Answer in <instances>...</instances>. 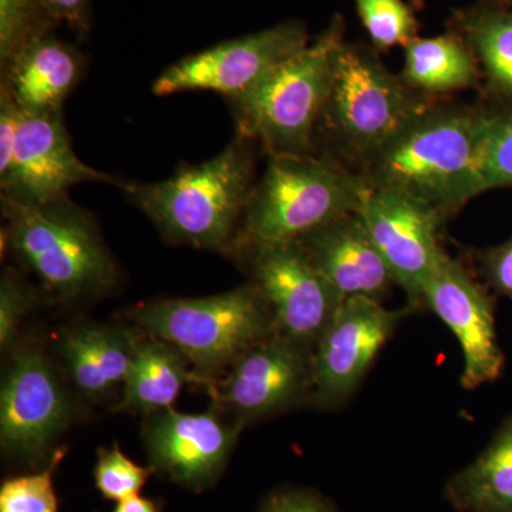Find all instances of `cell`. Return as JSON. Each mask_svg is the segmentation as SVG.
I'll return each mask as SVG.
<instances>
[{
    "label": "cell",
    "instance_id": "cell-1",
    "mask_svg": "<svg viewBox=\"0 0 512 512\" xmlns=\"http://www.w3.org/2000/svg\"><path fill=\"white\" fill-rule=\"evenodd\" d=\"M487 107L431 104L360 171L369 187L456 215L485 192Z\"/></svg>",
    "mask_w": 512,
    "mask_h": 512
},
{
    "label": "cell",
    "instance_id": "cell-2",
    "mask_svg": "<svg viewBox=\"0 0 512 512\" xmlns=\"http://www.w3.org/2000/svg\"><path fill=\"white\" fill-rule=\"evenodd\" d=\"M436 99L414 92L366 47L343 42L316 128V150L360 171Z\"/></svg>",
    "mask_w": 512,
    "mask_h": 512
},
{
    "label": "cell",
    "instance_id": "cell-3",
    "mask_svg": "<svg viewBox=\"0 0 512 512\" xmlns=\"http://www.w3.org/2000/svg\"><path fill=\"white\" fill-rule=\"evenodd\" d=\"M251 144L237 137L218 156L160 183L117 185L175 244L231 251L255 187Z\"/></svg>",
    "mask_w": 512,
    "mask_h": 512
},
{
    "label": "cell",
    "instance_id": "cell-4",
    "mask_svg": "<svg viewBox=\"0 0 512 512\" xmlns=\"http://www.w3.org/2000/svg\"><path fill=\"white\" fill-rule=\"evenodd\" d=\"M255 183L231 251L295 242L322 225L359 211L369 184L357 171L323 154L268 157Z\"/></svg>",
    "mask_w": 512,
    "mask_h": 512
},
{
    "label": "cell",
    "instance_id": "cell-5",
    "mask_svg": "<svg viewBox=\"0 0 512 512\" xmlns=\"http://www.w3.org/2000/svg\"><path fill=\"white\" fill-rule=\"evenodd\" d=\"M343 40L338 16L315 42L279 64L248 92L229 99L237 137L268 157L313 156L316 128L328 96L333 59Z\"/></svg>",
    "mask_w": 512,
    "mask_h": 512
},
{
    "label": "cell",
    "instance_id": "cell-6",
    "mask_svg": "<svg viewBox=\"0 0 512 512\" xmlns=\"http://www.w3.org/2000/svg\"><path fill=\"white\" fill-rule=\"evenodd\" d=\"M6 242L63 301L109 289L116 265L92 215L69 198L42 205L2 201Z\"/></svg>",
    "mask_w": 512,
    "mask_h": 512
},
{
    "label": "cell",
    "instance_id": "cell-7",
    "mask_svg": "<svg viewBox=\"0 0 512 512\" xmlns=\"http://www.w3.org/2000/svg\"><path fill=\"white\" fill-rule=\"evenodd\" d=\"M133 318L183 353L197 377L234 365L275 330L271 309L254 284L207 298L144 303Z\"/></svg>",
    "mask_w": 512,
    "mask_h": 512
},
{
    "label": "cell",
    "instance_id": "cell-8",
    "mask_svg": "<svg viewBox=\"0 0 512 512\" xmlns=\"http://www.w3.org/2000/svg\"><path fill=\"white\" fill-rule=\"evenodd\" d=\"M308 45L302 23H281L178 60L157 77L153 93L170 96L205 90L234 99Z\"/></svg>",
    "mask_w": 512,
    "mask_h": 512
},
{
    "label": "cell",
    "instance_id": "cell-9",
    "mask_svg": "<svg viewBox=\"0 0 512 512\" xmlns=\"http://www.w3.org/2000/svg\"><path fill=\"white\" fill-rule=\"evenodd\" d=\"M357 212L394 282L406 293L407 309L423 308L426 286L447 255L440 245L446 220L407 195L373 187Z\"/></svg>",
    "mask_w": 512,
    "mask_h": 512
},
{
    "label": "cell",
    "instance_id": "cell-10",
    "mask_svg": "<svg viewBox=\"0 0 512 512\" xmlns=\"http://www.w3.org/2000/svg\"><path fill=\"white\" fill-rule=\"evenodd\" d=\"M313 359L315 346L274 330L239 357L215 397L244 424L311 403Z\"/></svg>",
    "mask_w": 512,
    "mask_h": 512
},
{
    "label": "cell",
    "instance_id": "cell-11",
    "mask_svg": "<svg viewBox=\"0 0 512 512\" xmlns=\"http://www.w3.org/2000/svg\"><path fill=\"white\" fill-rule=\"evenodd\" d=\"M404 315L407 309L390 311L377 299L346 298L315 345L313 406L333 410L348 402Z\"/></svg>",
    "mask_w": 512,
    "mask_h": 512
},
{
    "label": "cell",
    "instance_id": "cell-12",
    "mask_svg": "<svg viewBox=\"0 0 512 512\" xmlns=\"http://www.w3.org/2000/svg\"><path fill=\"white\" fill-rule=\"evenodd\" d=\"M247 259L276 332L315 346L346 298L298 241L258 249Z\"/></svg>",
    "mask_w": 512,
    "mask_h": 512
},
{
    "label": "cell",
    "instance_id": "cell-13",
    "mask_svg": "<svg viewBox=\"0 0 512 512\" xmlns=\"http://www.w3.org/2000/svg\"><path fill=\"white\" fill-rule=\"evenodd\" d=\"M70 420V403L45 352L20 350L0 390V441L3 453L37 460Z\"/></svg>",
    "mask_w": 512,
    "mask_h": 512
},
{
    "label": "cell",
    "instance_id": "cell-14",
    "mask_svg": "<svg viewBox=\"0 0 512 512\" xmlns=\"http://www.w3.org/2000/svg\"><path fill=\"white\" fill-rule=\"evenodd\" d=\"M116 184L110 175L83 163L74 153L62 110L25 113L8 171L0 175L2 201L42 205L62 200L77 184Z\"/></svg>",
    "mask_w": 512,
    "mask_h": 512
},
{
    "label": "cell",
    "instance_id": "cell-15",
    "mask_svg": "<svg viewBox=\"0 0 512 512\" xmlns=\"http://www.w3.org/2000/svg\"><path fill=\"white\" fill-rule=\"evenodd\" d=\"M423 308L436 313L460 343L464 389H477L501 376L505 359L495 329L493 301L466 268L448 254L426 286Z\"/></svg>",
    "mask_w": 512,
    "mask_h": 512
},
{
    "label": "cell",
    "instance_id": "cell-16",
    "mask_svg": "<svg viewBox=\"0 0 512 512\" xmlns=\"http://www.w3.org/2000/svg\"><path fill=\"white\" fill-rule=\"evenodd\" d=\"M244 423H224L217 414L151 413L144 443L151 464L191 490L210 487L221 476Z\"/></svg>",
    "mask_w": 512,
    "mask_h": 512
},
{
    "label": "cell",
    "instance_id": "cell-17",
    "mask_svg": "<svg viewBox=\"0 0 512 512\" xmlns=\"http://www.w3.org/2000/svg\"><path fill=\"white\" fill-rule=\"evenodd\" d=\"M298 242L343 298L382 301L396 285L357 211L335 218Z\"/></svg>",
    "mask_w": 512,
    "mask_h": 512
},
{
    "label": "cell",
    "instance_id": "cell-18",
    "mask_svg": "<svg viewBox=\"0 0 512 512\" xmlns=\"http://www.w3.org/2000/svg\"><path fill=\"white\" fill-rule=\"evenodd\" d=\"M2 86L25 113L62 110L83 74V57L57 37L46 33L22 47L2 67Z\"/></svg>",
    "mask_w": 512,
    "mask_h": 512
},
{
    "label": "cell",
    "instance_id": "cell-19",
    "mask_svg": "<svg viewBox=\"0 0 512 512\" xmlns=\"http://www.w3.org/2000/svg\"><path fill=\"white\" fill-rule=\"evenodd\" d=\"M140 343L133 333L110 326H79L59 339V352L84 396H103L126 382Z\"/></svg>",
    "mask_w": 512,
    "mask_h": 512
},
{
    "label": "cell",
    "instance_id": "cell-20",
    "mask_svg": "<svg viewBox=\"0 0 512 512\" xmlns=\"http://www.w3.org/2000/svg\"><path fill=\"white\" fill-rule=\"evenodd\" d=\"M400 76L414 92L430 99L473 89L481 83L476 57L454 32L413 39L404 47Z\"/></svg>",
    "mask_w": 512,
    "mask_h": 512
},
{
    "label": "cell",
    "instance_id": "cell-21",
    "mask_svg": "<svg viewBox=\"0 0 512 512\" xmlns=\"http://www.w3.org/2000/svg\"><path fill=\"white\" fill-rule=\"evenodd\" d=\"M446 497L460 512L512 511V414L483 453L448 480Z\"/></svg>",
    "mask_w": 512,
    "mask_h": 512
},
{
    "label": "cell",
    "instance_id": "cell-22",
    "mask_svg": "<svg viewBox=\"0 0 512 512\" xmlns=\"http://www.w3.org/2000/svg\"><path fill=\"white\" fill-rule=\"evenodd\" d=\"M187 363L183 353L164 340L140 343L123 384L119 409L144 413L170 410L190 380Z\"/></svg>",
    "mask_w": 512,
    "mask_h": 512
},
{
    "label": "cell",
    "instance_id": "cell-23",
    "mask_svg": "<svg viewBox=\"0 0 512 512\" xmlns=\"http://www.w3.org/2000/svg\"><path fill=\"white\" fill-rule=\"evenodd\" d=\"M458 29L476 57L487 92L512 101V13H463Z\"/></svg>",
    "mask_w": 512,
    "mask_h": 512
},
{
    "label": "cell",
    "instance_id": "cell-24",
    "mask_svg": "<svg viewBox=\"0 0 512 512\" xmlns=\"http://www.w3.org/2000/svg\"><path fill=\"white\" fill-rule=\"evenodd\" d=\"M377 50L406 47L417 37L419 23L403 0H353Z\"/></svg>",
    "mask_w": 512,
    "mask_h": 512
},
{
    "label": "cell",
    "instance_id": "cell-25",
    "mask_svg": "<svg viewBox=\"0 0 512 512\" xmlns=\"http://www.w3.org/2000/svg\"><path fill=\"white\" fill-rule=\"evenodd\" d=\"M55 22L40 0H0L2 67L33 39L49 33Z\"/></svg>",
    "mask_w": 512,
    "mask_h": 512
},
{
    "label": "cell",
    "instance_id": "cell-26",
    "mask_svg": "<svg viewBox=\"0 0 512 512\" xmlns=\"http://www.w3.org/2000/svg\"><path fill=\"white\" fill-rule=\"evenodd\" d=\"M64 456L66 448H60L45 470L6 480L0 487V512H59L53 474Z\"/></svg>",
    "mask_w": 512,
    "mask_h": 512
},
{
    "label": "cell",
    "instance_id": "cell-27",
    "mask_svg": "<svg viewBox=\"0 0 512 512\" xmlns=\"http://www.w3.org/2000/svg\"><path fill=\"white\" fill-rule=\"evenodd\" d=\"M150 468L138 466L120 450L119 446L100 448L94 480L97 490L107 500H126L140 494L150 477Z\"/></svg>",
    "mask_w": 512,
    "mask_h": 512
},
{
    "label": "cell",
    "instance_id": "cell-28",
    "mask_svg": "<svg viewBox=\"0 0 512 512\" xmlns=\"http://www.w3.org/2000/svg\"><path fill=\"white\" fill-rule=\"evenodd\" d=\"M485 192L512 187V109H488Z\"/></svg>",
    "mask_w": 512,
    "mask_h": 512
},
{
    "label": "cell",
    "instance_id": "cell-29",
    "mask_svg": "<svg viewBox=\"0 0 512 512\" xmlns=\"http://www.w3.org/2000/svg\"><path fill=\"white\" fill-rule=\"evenodd\" d=\"M32 305V293L15 275H3L0 282V348L9 350L15 343L20 322Z\"/></svg>",
    "mask_w": 512,
    "mask_h": 512
},
{
    "label": "cell",
    "instance_id": "cell-30",
    "mask_svg": "<svg viewBox=\"0 0 512 512\" xmlns=\"http://www.w3.org/2000/svg\"><path fill=\"white\" fill-rule=\"evenodd\" d=\"M258 512H338L335 505L316 491L282 488L262 503Z\"/></svg>",
    "mask_w": 512,
    "mask_h": 512
},
{
    "label": "cell",
    "instance_id": "cell-31",
    "mask_svg": "<svg viewBox=\"0 0 512 512\" xmlns=\"http://www.w3.org/2000/svg\"><path fill=\"white\" fill-rule=\"evenodd\" d=\"M480 265L488 285L512 299V238L497 247L485 249L480 256Z\"/></svg>",
    "mask_w": 512,
    "mask_h": 512
},
{
    "label": "cell",
    "instance_id": "cell-32",
    "mask_svg": "<svg viewBox=\"0 0 512 512\" xmlns=\"http://www.w3.org/2000/svg\"><path fill=\"white\" fill-rule=\"evenodd\" d=\"M22 116L23 111L10 96L8 89L2 86L0 89V175L5 174L12 163Z\"/></svg>",
    "mask_w": 512,
    "mask_h": 512
},
{
    "label": "cell",
    "instance_id": "cell-33",
    "mask_svg": "<svg viewBox=\"0 0 512 512\" xmlns=\"http://www.w3.org/2000/svg\"><path fill=\"white\" fill-rule=\"evenodd\" d=\"M56 22H64L77 32L89 29V0H40Z\"/></svg>",
    "mask_w": 512,
    "mask_h": 512
},
{
    "label": "cell",
    "instance_id": "cell-34",
    "mask_svg": "<svg viewBox=\"0 0 512 512\" xmlns=\"http://www.w3.org/2000/svg\"><path fill=\"white\" fill-rule=\"evenodd\" d=\"M113 512H160V507L156 501L138 494L119 501Z\"/></svg>",
    "mask_w": 512,
    "mask_h": 512
},
{
    "label": "cell",
    "instance_id": "cell-35",
    "mask_svg": "<svg viewBox=\"0 0 512 512\" xmlns=\"http://www.w3.org/2000/svg\"><path fill=\"white\" fill-rule=\"evenodd\" d=\"M510 512H512V511H510Z\"/></svg>",
    "mask_w": 512,
    "mask_h": 512
}]
</instances>
